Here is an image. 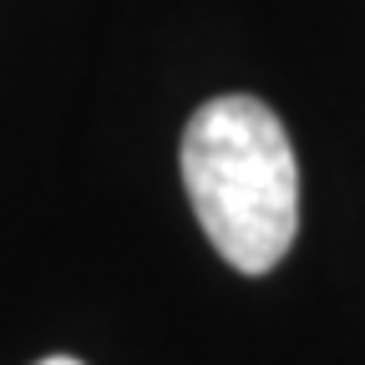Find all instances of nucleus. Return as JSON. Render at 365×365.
<instances>
[{"mask_svg": "<svg viewBox=\"0 0 365 365\" xmlns=\"http://www.w3.org/2000/svg\"><path fill=\"white\" fill-rule=\"evenodd\" d=\"M178 158L213 254L239 274H269L299 234V163L274 107L244 91L203 102Z\"/></svg>", "mask_w": 365, "mask_h": 365, "instance_id": "1", "label": "nucleus"}, {"mask_svg": "<svg viewBox=\"0 0 365 365\" xmlns=\"http://www.w3.org/2000/svg\"><path fill=\"white\" fill-rule=\"evenodd\" d=\"M36 365H81L76 355H46V360H36Z\"/></svg>", "mask_w": 365, "mask_h": 365, "instance_id": "2", "label": "nucleus"}]
</instances>
